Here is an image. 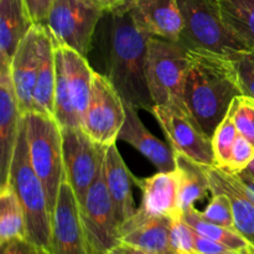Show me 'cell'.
I'll return each mask as SVG.
<instances>
[{"mask_svg":"<svg viewBox=\"0 0 254 254\" xmlns=\"http://www.w3.org/2000/svg\"><path fill=\"white\" fill-rule=\"evenodd\" d=\"M24 114L12 83L10 66H0V189L9 184L10 166Z\"/></svg>","mask_w":254,"mask_h":254,"instance_id":"4fadbf2b","label":"cell"},{"mask_svg":"<svg viewBox=\"0 0 254 254\" xmlns=\"http://www.w3.org/2000/svg\"><path fill=\"white\" fill-rule=\"evenodd\" d=\"M104 11L89 0H55L46 26L55 45L68 47L87 57Z\"/></svg>","mask_w":254,"mask_h":254,"instance_id":"52a82bcc","label":"cell"},{"mask_svg":"<svg viewBox=\"0 0 254 254\" xmlns=\"http://www.w3.org/2000/svg\"><path fill=\"white\" fill-rule=\"evenodd\" d=\"M242 96L235 60L189 49L184 101L189 112L212 139L236 97Z\"/></svg>","mask_w":254,"mask_h":254,"instance_id":"7a4b0ae2","label":"cell"},{"mask_svg":"<svg viewBox=\"0 0 254 254\" xmlns=\"http://www.w3.org/2000/svg\"><path fill=\"white\" fill-rule=\"evenodd\" d=\"M211 193H225L232 203L235 230L254 246V202L246 193L242 184L233 174L223 171L216 166L203 165Z\"/></svg>","mask_w":254,"mask_h":254,"instance_id":"ac0fdd59","label":"cell"},{"mask_svg":"<svg viewBox=\"0 0 254 254\" xmlns=\"http://www.w3.org/2000/svg\"><path fill=\"white\" fill-rule=\"evenodd\" d=\"M240 135L236 127L233 116L228 111L227 116L218 124L212 135V148L215 155V166L218 169H225L230 161L233 144Z\"/></svg>","mask_w":254,"mask_h":254,"instance_id":"f1b7e54d","label":"cell"},{"mask_svg":"<svg viewBox=\"0 0 254 254\" xmlns=\"http://www.w3.org/2000/svg\"><path fill=\"white\" fill-rule=\"evenodd\" d=\"M128 5L138 24L149 34L179 41L184 21L178 0H133Z\"/></svg>","mask_w":254,"mask_h":254,"instance_id":"d6986e66","label":"cell"},{"mask_svg":"<svg viewBox=\"0 0 254 254\" xmlns=\"http://www.w3.org/2000/svg\"><path fill=\"white\" fill-rule=\"evenodd\" d=\"M60 49L62 51L64 74H66L67 86H68L69 94H71L72 103H73L79 123H82V119H83L89 99H91L96 71H93L92 67L89 66L86 56L78 54L74 50L68 49V47L60 46Z\"/></svg>","mask_w":254,"mask_h":254,"instance_id":"603a6c76","label":"cell"},{"mask_svg":"<svg viewBox=\"0 0 254 254\" xmlns=\"http://www.w3.org/2000/svg\"><path fill=\"white\" fill-rule=\"evenodd\" d=\"M195 248L197 254H230L233 252L226 246L216 242V241L208 240V238L200 236L195 232Z\"/></svg>","mask_w":254,"mask_h":254,"instance_id":"8d00e7d4","label":"cell"},{"mask_svg":"<svg viewBox=\"0 0 254 254\" xmlns=\"http://www.w3.org/2000/svg\"><path fill=\"white\" fill-rule=\"evenodd\" d=\"M126 119L124 102L106 74L94 72L91 99L81 128L96 143L109 146L118 140Z\"/></svg>","mask_w":254,"mask_h":254,"instance_id":"30bf717a","label":"cell"},{"mask_svg":"<svg viewBox=\"0 0 254 254\" xmlns=\"http://www.w3.org/2000/svg\"><path fill=\"white\" fill-rule=\"evenodd\" d=\"M236 176L240 180V183L242 184L248 197L254 202V176L247 170H243L240 174H236Z\"/></svg>","mask_w":254,"mask_h":254,"instance_id":"74e56055","label":"cell"},{"mask_svg":"<svg viewBox=\"0 0 254 254\" xmlns=\"http://www.w3.org/2000/svg\"><path fill=\"white\" fill-rule=\"evenodd\" d=\"M32 25L24 0H0V66H10Z\"/></svg>","mask_w":254,"mask_h":254,"instance_id":"7402d4cb","label":"cell"},{"mask_svg":"<svg viewBox=\"0 0 254 254\" xmlns=\"http://www.w3.org/2000/svg\"><path fill=\"white\" fill-rule=\"evenodd\" d=\"M223 24L248 51H254V0H217Z\"/></svg>","mask_w":254,"mask_h":254,"instance_id":"d4e9b609","label":"cell"},{"mask_svg":"<svg viewBox=\"0 0 254 254\" xmlns=\"http://www.w3.org/2000/svg\"><path fill=\"white\" fill-rule=\"evenodd\" d=\"M171 220L136 210L121 230V242L156 254H175L171 246Z\"/></svg>","mask_w":254,"mask_h":254,"instance_id":"2e32d148","label":"cell"},{"mask_svg":"<svg viewBox=\"0 0 254 254\" xmlns=\"http://www.w3.org/2000/svg\"><path fill=\"white\" fill-rule=\"evenodd\" d=\"M241 91L254 99V51H248L235 60Z\"/></svg>","mask_w":254,"mask_h":254,"instance_id":"836d02e7","label":"cell"},{"mask_svg":"<svg viewBox=\"0 0 254 254\" xmlns=\"http://www.w3.org/2000/svg\"><path fill=\"white\" fill-rule=\"evenodd\" d=\"M253 160L254 145L240 134L236 139L235 144H233L230 161H228L227 166L223 169V171H227V173L236 175V174H240L241 171L246 170Z\"/></svg>","mask_w":254,"mask_h":254,"instance_id":"d6a6232c","label":"cell"},{"mask_svg":"<svg viewBox=\"0 0 254 254\" xmlns=\"http://www.w3.org/2000/svg\"><path fill=\"white\" fill-rule=\"evenodd\" d=\"M175 155L179 175V203L184 212L195 206L196 201L205 197L210 191V181L203 165L181 154Z\"/></svg>","mask_w":254,"mask_h":254,"instance_id":"cb8c5ba5","label":"cell"},{"mask_svg":"<svg viewBox=\"0 0 254 254\" xmlns=\"http://www.w3.org/2000/svg\"><path fill=\"white\" fill-rule=\"evenodd\" d=\"M171 246L175 254H197L195 248V231L183 217L171 222Z\"/></svg>","mask_w":254,"mask_h":254,"instance_id":"1f68e13d","label":"cell"},{"mask_svg":"<svg viewBox=\"0 0 254 254\" xmlns=\"http://www.w3.org/2000/svg\"><path fill=\"white\" fill-rule=\"evenodd\" d=\"M54 118L60 127H81L79 119L74 111L71 94L67 86L66 74L64 68L62 51L56 45V89H55V112Z\"/></svg>","mask_w":254,"mask_h":254,"instance_id":"83f0119b","label":"cell"},{"mask_svg":"<svg viewBox=\"0 0 254 254\" xmlns=\"http://www.w3.org/2000/svg\"><path fill=\"white\" fill-rule=\"evenodd\" d=\"M183 218L196 233L208 240L216 241L232 251H243L250 245V242L236 230L223 227L206 220L202 216V212L196 210L195 206L184 211Z\"/></svg>","mask_w":254,"mask_h":254,"instance_id":"4316f807","label":"cell"},{"mask_svg":"<svg viewBox=\"0 0 254 254\" xmlns=\"http://www.w3.org/2000/svg\"><path fill=\"white\" fill-rule=\"evenodd\" d=\"M246 170H247V171H250V173L252 174V175L254 176V160L252 161V163H251V165L248 166V168L246 169Z\"/></svg>","mask_w":254,"mask_h":254,"instance_id":"b9f144b4","label":"cell"},{"mask_svg":"<svg viewBox=\"0 0 254 254\" xmlns=\"http://www.w3.org/2000/svg\"><path fill=\"white\" fill-rule=\"evenodd\" d=\"M26 238L25 211L10 184L0 189V246Z\"/></svg>","mask_w":254,"mask_h":254,"instance_id":"484cf974","label":"cell"},{"mask_svg":"<svg viewBox=\"0 0 254 254\" xmlns=\"http://www.w3.org/2000/svg\"><path fill=\"white\" fill-rule=\"evenodd\" d=\"M25 122L30 160L44 184L52 215L64 179L61 127L54 117L37 112L25 114Z\"/></svg>","mask_w":254,"mask_h":254,"instance_id":"8992f818","label":"cell"},{"mask_svg":"<svg viewBox=\"0 0 254 254\" xmlns=\"http://www.w3.org/2000/svg\"><path fill=\"white\" fill-rule=\"evenodd\" d=\"M102 20L106 76L124 103L153 113L155 104L146 79L148 42L153 35L138 24L128 4L104 12Z\"/></svg>","mask_w":254,"mask_h":254,"instance_id":"6da1fadb","label":"cell"},{"mask_svg":"<svg viewBox=\"0 0 254 254\" xmlns=\"http://www.w3.org/2000/svg\"><path fill=\"white\" fill-rule=\"evenodd\" d=\"M64 176L79 206L104 165L106 146L96 143L81 127H62Z\"/></svg>","mask_w":254,"mask_h":254,"instance_id":"9c48e42d","label":"cell"},{"mask_svg":"<svg viewBox=\"0 0 254 254\" xmlns=\"http://www.w3.org/2000/svg\"><path fill=\"white\" fill-rule=\"evenodd\" d=\"M9 184L15 190L24 207L26 218V240L49 250L52 215L44 184L35 173L30 160L25 116L22 117L10 166Z\"/></svg>","mask_w":254,"mask_h":254,"instance_id":"3957f363","label":"cell"},{"mask_svg":"<svg viewBox=\"0 0 254 254\" xmlns=\"http://www.w3.org/2000/svg\"><path fill=\"white\" fill-rule=\"evenodd\" d=\"M230 254H245L243 251H233V252H231Z\"/></svg>","mask_w":254,"mask_h":254,"instance_id":"7bdbcfd3","label":"cell"},{"mask_svg":"<svg viewBox=\"0 0 254 254\" xmlns=\"http://www.w3.org/2000/svg\"><path fill=\"white\" fill-rule=\"evenodd\" d=\"M108 254H156V253L149 252V251L133 247V246L121 242L119 245H117L116 247L112 248L111 252Z\"/></svg>","mask_w":254,"mask_h":254,"instance_id":"ab89813d","label":"cell"},{"mask_svg":"<svg viewBox=\"0 0 254 254\" xmlns=\"http://www.w3.org/2000/svg\"><path fill=\"white\" fill-rule=\"evenodd\" d=\"M27 14L34 25H46L50 9L55 0H24Z\"/></svg>","mask_w":254,"mask_h":254,"instance_id":"d590c367","label":"cell"},{"mask_svg":"<svg viewBox=\"0 0 254 254\" xmlns=\"http://www.w3.org/2000/svg\"><path fill=\"white\" fill-rule=\"evenodd\" d=\"M131 1H133V0H126V2H127V4H130Z\"/></svg>","mask_w":254,"mask_h":254,"instance_id":"ee69618b","label":"cell"},{"mask_svg":"<svg viewBox=\"0 0 254 254\" xmlns=\"http://www.w3.org/2000/svg\"><path fill=\"white\" fill-rule=\"evenodd\" d=\"M202 216L206 220L223 226V227L235 230V220H233V210L231 200L225 193H212L210 202L202 211Z\"/></svg>","mask_w":254,"mask_h":254,"instance_id":"4dcf8cb0","label":"cell"},{"mask_svg":"<svg viewBox=\"0 0 254 254\" xmlns=\"http://www.w3.org/2000/svg\"><path fill=\"white\" fill-rule=\"evenodd\" d=\"M230 112L238 133L254 145V99L245 94L236 97L231 104Z\"/></svg>","mask_w":254,"mask_h":254,"instance_id":"f546056e","label":"cell"},{"mask_svg":"<svg viewBox=\"0 0 254 254\" xmlns=\"http://www.w3.org/2000/svg\"><path fill=\"white\" fill-rule=\"evenodd\" d=\"M184 21L179 42L190 50H203L237 60L248 50L223 24L217 0H178Z\"/></svg>","mask_w":254,"mask_h":254,"instance_id":"5b68a950","label":"cell"},{"mask_svg":"<svg viewBox=\"0 0 254 254\" xmlns=\"http://www.w3.org/2000/svg\"><path fill=\"white\" fill-rule=\"evenodd\" d=\"M94 5L103 10L104 12H112L126 5V0H89Z\"/></svg>","mask_w":254,"mask_h":254,"instance_id":"f35d334b","label":"cell"},{"mask_svg":"<svg viewBox=\"0 0 254 254\" xmlns=\"http://www.w3.org/2000/svg\"><path fill=\"white\" fill-rule=\"evenodd\" d=\"M49 251L51 254H91L82 226L78 200L66 176L52 213Z\"/></svg>","mask_w":254,"mask_h":254,"instance_id":"7c38bea8","label":"cell"},{"mask_svg":"<svg viewBox=\"0 0 254 254\" xmlns=\"http://www.w3.org/2000/svg\"><path fill=\"white\" fill-rule=\"evenodd\" d=\"M243 252H245V254H254V246L250 243V245L243 250Z\"/></svg>","mask_w":254,"mask_h":254,"instance_id":"60d3db41","label":"cell"},{"mask_svg":"<svg viewBox=\"0 0 254 254\" xmlns=\"http://www.w3.org/2000/svg\"><path fill=\"white\" fill-rule=\"evenodd\" d=\"M153 114L175 154L188 156L201 165L215 166L212 139L189 112L175 106H155Z\"/></svg>","mask_w":254,"mask_h":254,"instance_id":"8fae6325","label":"cell"},{"mask_svg":"<svg viewBox=\"0 0 254 254\" xmlns=\"http://www.w3.org/2000/svg\"><path fill=\"white\" fill-rule=\"evenodd\" d=\"M134 176L127 168L116 143L107 146L104 155V179L111 198L116 207L117 216L122 226L127 222L138 208L133 198Z\"/></svg>","mask_w":254,"mask_h":254,"instance_id":"ffe728a7","label":"cell"},{"mask_svg":"<svg viewBox=\"0 0 254 254\" xmlns=\"http://www.w3.org/2000/svg\"><path fill=\"white\" fill-rule=\"evenodd\" d=\"M133 180L143 193L139 211L149 216H166L171 220L183 217L184 212L179 203L178 171H159L150 178L134 176Z\"/></svg>","mask_w":254,"mask_h":254,"instance_id":"9a60e30c","label":"cell"},{"mask_svg":"<svg viewBox=\"0 0 254 254\" xmlns=\"http://www.w3.org/2000/svg\"><path fill=\"white\" fill-rule=\"evenodd\" d=\"M188 64L189 49L181 42L159 36L149 39L146 79L155 106H175L189 112L184 101Z\"/></svg>","mask_w":254,"mask_h":254,"instance_id":"277c9868","label":"cell"},{"mask_svg":"<svg viewBox=\"0 0 254 254\" xmlns=\"http://www.w3.org/2000/svg\"><path fill=\"white\" fill-rule=\"evenodd\" d=\"M1 254H51L47 248L30 242L26 238L10 241L1 246Z\"/></svg>","mask_w":254,"mask_h":254,"instance_id":"e575fe53","label":"cell"},{"mask_svg":"<svg viewBox=\"0 0 254 254\" xmlns=\"http://www.w3.org/2000/svg\"><path fill=\"white\" fill-rule=\"evenodd\" d=\"M39 27L32 25L17 46L10 64L12 83L21 113L32 112L34 91L39 71Z\"/></svg>","mask_w":254,"mask_h":254,"instance_id":"5bb4252c","label":"cell"},{"mask_svg":"<svg viewBox=\"0 0 254 254\" xmlns=\"http://www.w3.org/2000/svg\"><path fill=\"white\" fill-rule=\"evenodd\" d=\"M124 109L126 119L118 134L119 140L134 146L141 155L150 160L159 171L165 173L176 170V155L171 146L159 140L145 128L135 107L124 103Z\"/></svg>","mask_w":254,"mask_h":254,"instance_id":"e0dca14e","label":"cell"},{"mask_svg":"<svg viewBox=\"0 0 254 254\" xmlns=\"http://www.w3.org/2000/svg\"><path fill=\"white\" fill-rule=\"evenodd\" d=\"M79 212L89 253L108 254L121 243L122 223L107 188L104 165L79 206Z\"/></svg>","mask_w":254,"mask_h":254,"instance_id":"ba28073f","label":"cell"},{"mask_svg":"<svg viewBox=\"0 0 254 254\" xmlns=\"http://www.w3.org/2000/svg\"><path fill=\"white\" fill-rule=\"evenodd\" d=\"M39 27V71L34 91L32 112L54 117L56 89V45L46 25Z\"/></svg>","mask_w":254,"mask_h":254,"instance_id":"44dd1931","label":"cell"}]
</instances>
